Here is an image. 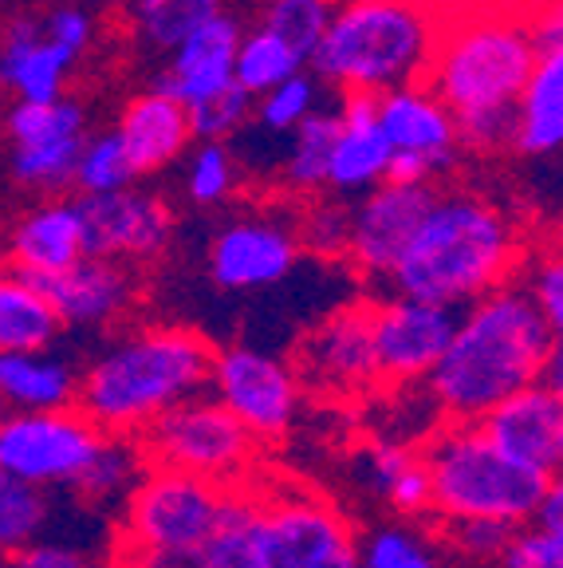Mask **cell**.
I'll list each match as a JSON object with an SVG mask.
<instances>
[{
    "label": "cell",
    "mask_w": 563,
    "mask_h": 568,
    "mask_svg": "<svg viewBox=\"0 0 563 568\" xmlns=\"http://www.w3.org/2000/svg\"><path fill=\"white\" fill-rule=\"evenodd\" d=\"M552 344L555 332L524 281H509L461 308L453 344L426 383L449 423H481L509 395L544 383Z\"/></svg>",
    "instance_id": "cell-1"
},
{
    "label": "cell",
    "mask_w": 563,
    "mask_h": 568,
    "mask_svg": "<svg viewBox=\"0 0 563 568\" xmlns=\"http://www.w3.org/2000/svg\"><path fill=\"white\" fill-rule=\"evenodd\" d=\"M540 60L529 20L512 12H473L441 28L430 83L461 123L465 151L497 154L516 139V106Z\"/></svg>",
    "instance_id": "cell-2"
},
{
    "label": "cell",
    "mask_w": 563,
    "mask_h": 568,
    "mask_svg": "<svg viewBox=\"0 0 563 568\" xmlns=\"http://www.w3.org/2000/svg\"><path fill=\"white\" fill-rule=\"evenodd\" d=\"M516 265L520 233L501 205L473 190H438L387 288L465 308L509 284Z\"/></svg>",
    "instance_id": "cell-3"
},
{
    "label": "cell",
    "mask_w": 563,
    "mask_h": 568,
    "mask_svg": "<svg viewBox=\"0 0 563 568\" xmlns=\"http://www.w3.org/2000/svg\"><path fill=\"white\" fill-rule=\"evenodd\" d=\"M217 352L194 328H139L83 367L80 407L106 435H142L154 418L213 387Z\"/></svg>",
    "instance_id": "cell-4"
},
{
    "label": "cell",
    "mask_w": 563,
    "mask_h": 568,
    "mask_svg": "<svg viewBox=\"0 0 563 568\" xmlns=\"http://www.w3.org/2000/svg\"><path fill=\"white\" fill-rule=\"evenodd\" d=\"M441 28L422 0H339L311 71L327 88L382 91L426 83Z\"/></svg>",
    "instance_id": "cell-5"
},
{
    "label": "cell",
    "mask_w": 563,
    "mask_h": 568,
    "mask_svg": "<svg viewBox=\"0 0 563 568\" xmlns=\"http://www.w3.org/2000/svg\"><path fill=\"white\" fill-rule=\"evenodd\" d=\"M426 466L433 478V509L441 521L489 517L512 529L540 517L555 474L512 458L493 443L481 423H449L426 443Z\"/></svg>",
    "instance_id": "cell-6"
},
{
    "label": "cell",
    "mask_w": 563,
    "mask_h": 568,
    "mask_svg": "<svg viewBox=\"0 0 563 568\" xmlns=\"http://www.w3.org/2000/svg\"><path fill=\"white\" fill-rule=\"evenodd\" d=\"M233 568H359V537L311 494H273L248 521Z\"/></svg>",
    "instance_id": "cell-7"
},
{
    "label": "cell",
    "mask_w": 563,
    "mask_h": 568,
    "mask_svg": "<svg viewBox=\"0 0 563 568\" xmlns=\"http://www.w3.org/2000/svg\"><path fill=\"white\" fill-rule=\"evenodd\" d=\"M229 489L202 474L154 470L123 506V545L134 549H197L221 529Z\"/></svg>",
    "instance_id": "cell-8"
},
{
    "label": "cell",
    "mask_w": 563,
    "mask_h": 568,
    "mask_svg": "<svg viewBox=\"0 0 563 568\" xmlns=\"http://www.w3.org/2000/svg\"><path fill=\"white\" fill-rule=\"evenodd\" d=\"M139 443L150 466L225 481L245 470V462L253 458L256 435L217 395H197V399L154 418L139 435Z\"/></svg>",
    "instance_id": "cell-9"
},
{
    "label": "cell",
    "mask_w": 563,
    "mask_h": 568,
    "mask_svg": "<svg viewBox=\"0 0 563 568\" xmlns=\"http://www.w3.org/2000/svg\"><path fill=\"white\" fill-rule=\"evenodd\" d=\"M106 430L83 407L9 410L0 423V474L44 489H71L103 446Z\"/></svg>",
    "instance_id": "cell-10"
},
{
    "label": "cell",
    "mask_w": 563,
    "mask_h": 568,
    "mask_svg": "<svg viewBox=\"0 0 563 568\" xmlns=\"http://www.w3.org/2000/svg\"><path fill=\"white\" fill-rule=\"evenodd\" d=\"M9 134V178L20 190L40 197H55L75 186L83 142H88V111L80 99L55 103H17L4 119Z\"/></svg>",
    "instance_id": "cell-11"
},
{
    "label": "cell",
    "mask_w": 563,
    "mask_h": 568,
    "mask_svg": "<svg viewBox=\"0 0 563 568\" xmlns=\"http://www.w3.org/2000/svg\"><path fill=\"white\" fill-rule=\"evenodd\" d=\"M296 364L253 344L221 347L213 364V395H217L256 438H280L299 410Z\"/></svg>",
    "instance_id": "cell-12"
},
{
    "label": "cell",
    "mask_w": 563,
    "mask_h": 568,
    "mask_svg": "<svg viewBox=\"0 0 563 568\" xmlns=\"http://www.w3.org/2000/svg\"><path fill=\"white\" fill-rule=\"evenodd\" d=\"M304 237L276 213H240L209 241L205 268L221 293H265L284 284L299 265Z\"/></svg>",
    "instance_id": "cell-13"
},
{
    "label": "cell",
    "mask_w": 563,
    "mask_h": 568,
    "mask_svg": "<svg viewBox=\"0 0 563 568\" xmlns=\"http://www.w3.org/2000/svg\"><path fill=\"white\" fill-rule=\"evenodd\" d=\"M296 375L316 395H362L382 379L375 347V304H351L319 320L296 347Z\"/></svg>",
    "instance_id": "cell-14"
},
{
    "label": "cell",
    "mask_w": 563,
    "mask_h": 568,
    "mask_svg": "<svg viewBox=\"0 0 563 568\" xmlns=\"http://www.w3.org/2000/svg\"><path fill=\"white\" fill-rule=\"evenodd\" d=\"M433 197H438L433 186H410V182H390V178L367 190L351 205V241H347L351 265L370 281L387 284L410 241L422 230Z\"/></svg>",
    "instance_id": "cell-15"
},
{
    "label": "cell",
    "mask_w": 563,
    "mask_h": 568,
    "mask_svg": "<svg viewBox=\"0 0 563 568\" xmlns=\"http://www.w3.org/2000/svg\"><path fill=\"white\" fill-rule=\"evenodd\" d=\"M461 308L422 296H387L375 304V347H379L382 379L418 383L430 379L441 355L453 344Z\"/></svg>",
    "instance_id": "cell-16"
},
{
    "label": "cell",
    "mask_w": 563,
    "mask_h": 568,
    "mask_svg": "<svg viewBox=\"0 0 563 568\" xmlns=\"http://www.w3.org/2000/svg\"><path fill=\"white\" fill-rule=\"evenodd\" d=\"M83 225H88V257L150 261L166 248L174 217L154 194L126 186L115 194H83Z\"/></svg>",
    "instance_id": "cell-17"
},
{
    "label": "cell",
    "mask_w": 563,
    "mask_h": 568,
    "mask_svg": "<svg viewBox=\"0 0 563 568\" xmlns=\"http://www.w3.org/2000/svg\"><path fill=\"white\" fill-rule=\"evenodd\" d=\"M240 40H245L240 20L233 17V12H217L209 24L197 28V32L190 36V40H182L174 52L162 55L154 88L182 99L190 111L209 103L213 95H221L225 88L237 83Z\"/></svg>",
    "instance_id": "cell-18"
},
{
    "label": "cell",
    "mask_w": 563,
    "mask_h": 568,
    "mask_svg": "<svg viewBox=\"0 0 563 568\" xmlns=\"http://www.w3.org/2000/svg\"><path fill=\"white\" fill-rule=\"evenodd\" d=\"M4 253H9V268L28 276H52L80 265L88 257V225H83L80 197L68 202L63 194H55L28 205L9 225Z\"/></svg>",
    "instance_id": "cell-19"
},
{
    "label": "cell",
    "mask_w": 563,
    "mask_h": 568,
    "mask_svg": "<svg viewBox=\"0 0 563 568\" xmlns=\"http://www.w3.org/2000/svg\"><path fill=\"white\" fill-rule=\"evenodd\" d=\"M80 55L63 48L44 28V12H17L4 24L0 44V80L12 99L24 103H55L68 95V75Z\"/></svg>",
    "instance_id": "cell-20"
},
{
    "label": "cell",
    "mask_w": 563,
    "mask_h": 568,
    "mask_svg": "<svg viewBox=\"0 0 563 568\" xmlns=\"http://www.w3.org/2000/svg\"><path fill=\"white\" fill-rule=\"evenodd\" d=\"M379 123L387 131L395 151L426 154L441 174L458 166L461 159V123L453 106L430 88V83H410L379 95Z\"/></svg>",
    "instance_id": "cell-21"
},
{
    "label": "cell",
    "mask_w": 563,
    "mask_h": 568,
    "mask_svg": "<svg viewBox=\"0 0 563 568\" xmlns=\"http://www.w3.org/2000/svg\"><path fill=\"white\" fill-rule=\"evenodd\" d=\"M28 281H35L52 296L68 328H106L126 316L134 293H139L131 265L115 257H83L80 265L63 268V273L28 276Z\"/></svg>",
    "instance_id": "cell-22"
},
{
    "label": "cell",
    "mask_w": 563,
    "mask_h": 568,
    "mask_svg": "<svg viewBox=\"0 0 563 568\" xmlns=\"http://www.w3.org/2000/svg\"><path fill=\"white\" fill-rule=\"evenodd\" d=\"M481 426L493 435L501 450L512 458L540 466V470L555 474L563 462V395H555L547 383H532V387L516 390L504 403H497Z\"/></svg>",
    "instance_id": "cell-23"
},
{
    "label": "cell",
    "mask_w": 563,
    "mask_h": 568,
    "mask_svg": "<svg viewBox=\"0 0 563 568\" xmlns=\"http://www.w3.org/2000/svg\"><path fill=\"white\" fill-rule=\"evenodd\" d=\"M119 134L126 142V154H131L139 178L162 174L166 166H174L190 142H197L194 134V111L174 99L170 91L154 88L126 99V106L119 111Z\"/></svg>",
    "instance_id": "cell-24"
},
{
    "label": "cell",
    "mask_w": 563,
    "mask_h": 568,
    "mask_svg": "<svg viewBox=\"0 0 563 568\" xmlns=\"http://www.w3.org/2000/svg\"><path fill=\"white\" fill-rule=\"evenodd\" d=\"M339 111H344V131L335 142L327 190H335V194H367L379 182H387L390 159H395V146H390L387 131L379 123V95L344 91Z\"/></svg>",
    "instance_id": "cell-25"
},
{
    "label": "cell",
    "mask_w": 563,
    "mask_h": 568,
    "mask_svg": "<svg viewBox=\"0 0 563 568\" xmlns=\"http://www.w3.org/2000/svg\"><path fill=\"white\" fill-rule=\"evenodd\" d=\"M83 375L48 352H4L0 355V399L4 410H63L80 407Z\"/></svg>",
    "instance_id": "cell-26"
},
{
    "label": "cell",
    "mask_w": 563,
    "mask_h": 568,
    "mask_svg": "<svg viewBox=\"0 0 563 568\" xmlns=\"http://www.w3.org/2000/svg\"><path fill=\"white\" fill-rule=\"evenodd\" d=\"M512 151L524 159H547L563 151V44L540 48L536 71L516 106Z\"/></svg>",
    "instance_id": "cell-27"
},
{
    "label": "cell",
    "mask_w": 563,
    "mask_h": 568,
    "mask_svg": "<svg viewBox=\"0 0 563 568\" xmlns=\"http://www.w3.org/2000/svg\"><path fill=\"white\" fill-rule=\"evenodd\" d=\"M359 478L402 517H418L433 509V478L426 454H414L402 443H390V438L370 443L359 454Z\"/></svg>",
    "instance_id": "cell-28"
},
{
    "label": "cell",
    "mask_w": 563,
    "mask_h": 568,
    "mask_svg": "<svg viewBox=\"0 0 563 568\" xmlns=\"http://www.w3.org/2000/svg\"><path fill=\"white\" fill-rule=\"evenodd\" d=\"M68 328L52 296L24 273L9 268L0 284V352H48Z\"/></svg>",
    "instance_id": "cell-29"
},
{
    "label": "cell",
    "mask_w": 563,
    "mask_h": 568,
    "mask_svg": "<svg viewBox=\"0 0 563 568\" xmlns=\"http://www.w3.org/2000/svg\"><path fill=\"white\" fill-rule=\"evenodd\" d=\"M146 474H150V458L142 450V443H134V435H106L99 454L91 458V466L71 486V497L88 509L126 506Z\"/></svg>",
    "instance_id": "cell-30"
},
{
    "label": "cell",
    "mask_w": 563,
    "mask_h": 568,
    "mask_svg": "<svg viewBox=\"0 0 563 568\" xmlns=\"http://www.w3.org/2000/svg\"><path fill=\"white\" fill-rule=\"evenodd\" d=\"M344 131V111L331 106L324 111L319 106L316 115H308L296 131L288 134V146H284L280 159V186L291 194H316L327 186L331 178V159H335V142Z\"/></svg>",
    "instance_id": "cell-31"
},
{
    "label": "cell",
    "mask_w": 563,
    "mask_h": 568,
    "mask_svg": "<svg viewBox=\"0 0 563 568\" xmlns=\"http://www.w3.org/2000/svg\"><path fill=\"white\" fill-rule=\"evenodd\" d=\"M217 12H225V0H126V28L142 52L170 55Z\"/></svg>",
    "instance_id": "cell-32"
},
{
    "label": "cell",
    "mask_w": 563,
    "mask_h": 568,
    "mask_svg": "<svg viewBox=\"0 0 563 568\" xmlns=\"http://www.w3.org/2000/svg\"><path fill=\"white\" fill-rule=\"evenodd\" d=\"M304 68H311L308 55L299 52L291 40H284L276 28H268L265 20H256L253 28H245V40H240V55H237V83L253 91L256 99L268 95L276 83L291 80Z\"/></svg>",
    "instance_id": "cell-33"
},
{
    "label": "cell",
    "mask_w": 563,
    "mask_h": 568,
    "mask_svg": "<svg viewBox=\"0 0 563 568\" xmlns=\"http://www.w3.org/2000/svg\"><path fill=\"white\" fill-rule=\"evenodd\" d=\"M52 514V489L0 474V545H4V557L35 541H48Z\"/></svg>",
    "instance_id": "cell-34"
},
{
    "label": "cell",
    "mask_w": 563,
    "mask_h": 568,
    "mask_svg": "<svg viewBox=\"0 0 563 568\" xmlns=\"http://www.w3.org/2000/svg\"><path fill=\"white\" fill-rule=\"evenodd\" d=\"M359 568H441V552L414 525H375L359 537Z\"/></svg>",
    "instance_id": "cell-35"
},
{
    "label": "cell",
    "mask_w": 563,
    "mask_h": 568,
    "mask_svg": "<svg viewBox=\"0 0 563 568\" xmlns=\"http://www.w3.org/2000/svg\"><path fill=\"white\" fill-rule=\"evenodd\" d=\"M134 170L131 154H126V142L119 134V126L111 131L88 134L80 154V170H75V190L80 194H115V190L134 186Z\"/></svg>",
    "instance_id": "cell-36"
},
{
    "label": "cell",
    "mask_w": 563,
    "mask_h": 568,
    "mask_svg": "<svg viewBox=\"0 0 563 568\" xmlns=\"http://www.w3.org/2000/svg\"><path fill=\"white\" fill-rule=\"evenodd\" d=\"M237 190V154L229 151V142L221 139H197L185 162V194L190 202L209 210L221 205Z\"/></svg>",
    "instance_id": "cell-37"
},
{
    "label": "cell",
    "mask_w": 563,
    "mask_h": 568,
    "mask_svg": "<svg viewBox=\"0 0 563 568\" xmlns=\"http://www.w3.org/2000/svg\"><path fill=\"white\" fill-rule=\"evenodd\" d=\"M335 9H339L335 0H265L256 20H265L268 28H276V32H280L284 40H291L311 63L319 44H324L327 28H331Z\"/></svg>",
    "instance_id": "cell-38"
},
{
    "label": "cell",
    "mask_w": 563,
    "mask_h": 568,
    "mask_svg": "<svg viewBox=\"0 0 563 568\" xmlns=\"http://www.w3.org/2000/svg\"><path fill=\"white\" fill-rule=\"evenodd\" d=\"M319 75L316 71H296L291 80L276 83L268 95L256 99V119L260 134H291L308 115L319 111Z\"/></svg>",
    "instance_id": "cell-39"
},
{
    "label": "cell",
    "mask_w": 563,
    "mask_h": 568,
    "mask_svg": "<svg viewBox=\"0 0 563 568\" xmlns=\"http://www.w3.org/2000/svg\"><path fill=\"white\" fill-rule=\"evenodd\" d=\"M256 119V95L240 83L225 88L221 95H213L209 103L194 106V134L197 139H221L229 142L233 134H240Z\"/></svg>",
    "instance_id": "cell-40"
},
{
    "label": "cell",
    "mask_w": 563,
    "mask_h": 568,
    "mask_svg": "<svg viewBox=\"0 0 563 568\" xmlns=\"http://www.w3.org/2000/svg\"><path fill=\"white\" fill-rule=\"evenodd\" d=\"M504 568H563V525L529 521L512 532L501 557Z\"/></svg>",
    "instance_id": "cell-41"
},
{
    "label": "cell",
    "mask_w": 563,
    "mask_h": 568,
    "mask_svg": "<svg viewBox=\"0 0 563 568\" xmlns=\"http://www.w3.org/2000/svg\"><path fill=\"white\" fill-rule=\"evenodd\" d=\"M512 525L489 517H453L446 521V541L469 560H501L512 541Z\"/></svg>",
    "instance_id": "cell-42"
},
{
    "label": "cell",
    "mask_w": 563,
    "mask_h": 568,
    "mask_svg": "<svg viewBox=\"0 0 563 568\" xmlns=\"http://www.w3.org/2000/svg\"><path fill=\"white\" fill-rule=\"evenodd\" d=\"M524 288L536 301V308L544 312L547 328L555 336H563V253H540L524 268Z\"/></svg>",
    "instance_id": "cell-43"
},
{
    "label": "cell",
    "mask_w": 563,
    "mask_h": 568,
    "mask_svg": "<svg viewBox=\"0 0 563 568\" xmlns=\"http://www.w3.org/2000/svg\"><path fill=\"white\" fill-rule=\"evenodd\" d=\"M347 241H351V210L339 202H327L316 205V210L304 217V245H311L316 253L331 257L344 248L347 253Z\"/></svg>",
    "instance_id": "cell-44"
},
{
    "label": "cell",
    "mask_w": 563,
    "mask_h": 568,
    "mask_svg": "<svg viewBox=\"0 0 563 568\" xmlns=\"http://www.w3.org/2000/svg\"><path fill=\"white\" fill-rule=\"evenodd\" d=\"M4 568H99V560L91 552H83L80 545L48 537V541H35L20 552H9Z\"/></svg>",
    "instance_id": "cell-45"
},
{
    "label": "cell",
    "mask_w": 563,
    "mask_h": 568,
    "mask_svg": "<svg viewBox=\"0 0 563 568\" xmlns=\"http://www.w3.org/2000/svg\"><path fill=\"white\" fill-rule=\"evenodd\" d=\"M44 28L60 40L63 48H71L75 55L88 52L91 40H95V17H91L88 9H80V4H71V0H63V4H48Z\"/></svg>",
    "instance_id": "cell-46"
},
{
    "label": "cell",
    "mask_w": 563,
    "mask_h": 568,
    "mask_svg": "<svg viewBox=\"0 0 563 568\" xmlns=\"http://www.w3.org/2000/svg\"><path fill=\"white\" fill-rule=\"evenodd\" d=\"M119 568H205V552L197 549H134L119 545Z\"/></svg>",
    "instance_id": "cell-47"
},
{
    "label": "cell",
    "mask_w": 563,
    "mask_h": 568,
    "mask_svg": "<svg viewBox=\"0 0 563 568\" xmlns=\"http://www.w3.org/2000/svg\"><path fill=\"white\" fill-rule=\"evenodd\" d=\"M390 182H410V186H433L441 178V170L433 166L426 154H410V151H395L390 159Z\"/></svg>",
    "instance_id": "cell-48"
},
{
    "label": "cell",
    "mask_w": 563,
    "mask_h": 568,
    "mask_svg": "<svg viewBox=\"0 0 563 568\" xmlns=\"http://www.w3.org/2000/svg\"><path fill=\"white\" fill-rule=\"evenodd\" d=\"M532 36H536L540 48H560L563 44V0H540V4H532Z\"/></svg>",
    "instance_id": "cell-49"
},
{
    "label": "cell",
    "mask_w": 563,
    "mask_h": 568,
    "mask_svg": "<svg viewBox=\"0 0 563 568\" xmlns=\"http://www.w3.org/2000/svg\"><path fill=\"white\" fill-rule=\"evenodd\" d=\"M536 521L563 525V470H555V478H552V486H547V497H544V506H540Z\"/></svg>",
    "instance_id": "cell-50"
},
{
    "label": "cell",
    "mask_w": 563,
    "mask_h": 568,
    "mask_svg": "<svg viewBox=\"0 0 563 568\" xmlns=\"http://www.w3.org/2000/svg\"><path fill=\"white\" fill-rule=\"evenodd\" d=\"M544 383L555 390V395H563V336H555V344H552V355H547V367H544Z\"/></svg>",
    "instance_id": "cell-51"
},
{
    "label": "cell",
    "mask_w": 563,
    "mask_h": 568,
    "mask_svg": "<svg viewBox=\"0 0 563 568\" xmlns=\"http://www.w3.org/2000/svg\"><path fill=\"white\" fill-rule=\"evenodd\" d=\"M555 253H563V230H560V237H555Z\"/></svg>",
    "instance_id": "cell-52"
},
{
    "label": "cell",
    "mask_w": 563,
    "mask_h": 568,
    "mask_svg": "<svg viewBox=\"0 0 563 568\" xmlns=\"http://www.w3.org/2000/svg\"><path fill=\"white\" fill-rule=\"evenodd\" d=\"M529 4H540V0H529Z\"/></svg>",
    "instance_id": "cell-53"
},
{
    "label": "cell",
    "mask_w": 563,
    "mask_h": 568,
    "mask_svg": "<svg viewBox=\"0 0 563 568\" xmlns=\"http://www.w3.org/2000/svg\"><path fill=\"white\" fill-rule=\"evenodd\" d=\"M560 470H563V462H560Z\"/></svg>",
    "instance_id": "cell-54"
}]
</instances>
